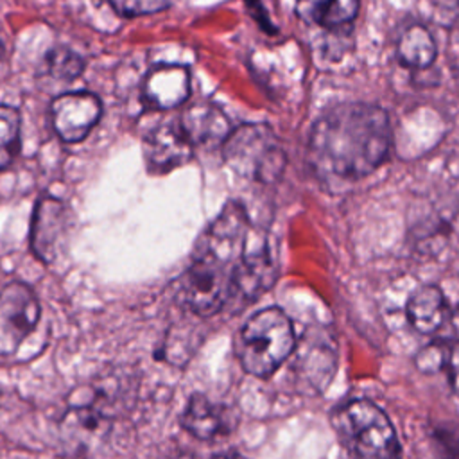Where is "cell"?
<instances>
[{
	"mask_svg": "<svg viewBox=\"0 0 459 459\" xmlns=\"http://www.w3.org/2000/svg\"><path fill=\"white\" fill-rule=\"evenodd\" d=\"M450 350H446L443 344H429L425 346L418 357H416V368L423 373H436L443 368H446Z\"/></svg>",
	"mask_w": 459,
	"mask_h": 459,
	"instance_id": "22",
	"label": "cell"
},
{
	"mask_svg": "<svg viewBox=\"0 0 459 459\" xmlns=\"http://www.w3.org/2000/svg\"><path fill=\"white\" fill-rule=\"evenodd\" d=\"M445 11L452 16V25L455 30H459V0H445Z\"/></svg>",
	"mask_w": 459,
	"mask_h": 459,
	"instance_id": "25",
	"label": "cell"
},
{
	"mask_svg": "<svg viewBox=\"0 0 459 459\" xmlns=\"http://www.w3.org/2000/svg\"><path fill=\"white\" fill-rule=\"evenodd\" d=\"M45 65L47 72L61 81H72L79 77L84 68L82 57L68 47H54L52 50H48V54L45 56Z\"/></svg>",
	"mask_w": 459,
	"mask_h": 459,
	"instance_id": "20",
	"label": "cell"
},
{
	"mask_svg": "<svg viewBox=\"0 0 459 459\" xmlns=\"http://www.w3.org/2000/svg\"><path fill=\"white\" fill-rule=\"evenodd\" d=\"M109 425L108 409L93 403H79L66 411L61 421L63 437L75 446H90L93 439L102 437Z\"/></svg>",
	"mask_w": 459,
	"mask_h": 459,
	"instance_id": "15",
	"label": "cell"
},
{
	"mask_svg": "<svg viewBox=\"0 0 459 459\" xmlns=\"http://www.w3.org/2000/svg\"><path fill=\"white\" fill-rule=\"evenodd\" d=\"M396 56L403 66L412 70H425L436 61L437 45L427 27L411 25L403 30L398 41Z\"/></svg>",
	"mask_w": 459,
	"mask_h": 459,
	"instance_id": "18",
	"label": "cell"
},
{
	"mask_svg": "<svg viewBox=\"0 0 459 459\" xmlns=\"http://www.w3.org/2000/svg\"><path fill=\"white\" fill-rule=\"evenodd\" d=\"M231 267L219 258L194 251L190 267L179 278L178 299L199 317H210L226 307Z\"/></svg>",
	"mask_w": 459,
	"mask_h": 459,
	"instance_id": "5",
	"label": "cell"
},
{
	"mask_svg": "<svg viewBox=\"0 0 459 459\" xmlns=\"http://www.w3.org/2000/svg\"><path fill=\"white\" fill-rule=\"evenodd\" d=\"M405 314L420 333H434L445 326L450 310L439 287L421 285L411 294Z\"/></svg>",
	"mask_w": 459,
	"mask_h": 459,
	"instance_id": "16",
	"label": "cell"
},
{
	"mask_svg": "<svg viewBox=\"0 0 459 459\" xmlns=\"http://www.w3.org/2000/svg\"><path fill=\"white\" fill-rule=\"evenodd\" d=\"M102 115V104L90 91L63 93L50 106L54 131L66 143L81 142L95 127Z\"/></svg>",
	"mask_w": 459,
	"mask_h": 459,
	"instance_id": "10",
	"label": "cell"
},
{
	"mask_svg": "<svg viewBox=\"0 0 459 459\" xmlns=\"http://www.w3.org/2000/svg\"><path fill=\"white\" fill-rule=\"evenodd\" d=\"M181 129L194 145H217L224 143L231 133L228 117L221 108L212 102L192 104L179 120Z\"/></svg>",
	"mask_w": 459,
	"mask_h": 459,
	"instance_id": "14",
	"label": "cell"
},
{
	"mask_svg": "<svg viewBox=\"0 0 459 459\" xmlns=\"http://www.w3.org/2000/svg\"><path fill=\"white\" fill-rule=\"evenodd\" d=\"M143 102L152 109H174L190 97V74L179 65L152 68L142 84Z\"/></svg>",
	"mask_w": 459,
	"mask_h": 459,
	"instance_id": "12",
	"label": "cell"
},
{
	"mask_svg": "<svg viewBox=\"0 0 459 459\" xmlns=\"http://www.w3.org/2000/svg\"><path fill=\"white\" fill-rule=\"evenodd\" d=\"M296 332L289 316L278 307L255 312L237 337V357L246 373L269 378L292 355Z\"/></svg>",
	"mask_w": 459,
	"mask_h": 459,
	"instance_id": "2",
	"label": "cell"
},
{
	"mask_svg": "<svg viewBox=\"0 0 459 459\" xmlns=\"http://www.w3.org/2000/svg\"><path fill=\"white\" fill-rule=\"evenodd\" d=\"M39 321V303L23 281H11L0 290V355H13Z\"/></svg>",
	"mask_w": 459,
	"mask_h": 459,
	"instance_id": "9",
	"label": "cell"
},
{
	"mask_svg": "<svg viewBox=\"0 0 459 459\" xmlns=\"http://www.w3.org/2000/svg\"><path fill=\"white\" fill-rule=\"evenodd\" d=\"M341 443L357 459H402L396 430L385 412L369 400H350L332 414Z\"/></svg>",
	"mask_w": 459,
	"mask_h": 459,
	"instance_id": "3",
	"label": "cell"
},
{
	"mask_svg": "<svg viewBox=\"0 0 459 459\" xmlns=\"http://www.w3.org/2000/svg\"><path fill=\"white\" fill-rule=\"evenodd\" d=\"M20 126L18 109L0 104V170L5 169L18 152Z\"/></svg>",
	"mask_w": 459,
	"mask_h": 459,
	"instance_id": "19",
	"label": "cell"
},
{
	"mask_svg": "<svg viewBox=\"0 0 459 459\" xmlns=\"http://www.w3.org/2000/svg\"><path fill=\"white\" fill-rule=\"evenodd\" d=\"M446 369H448L450 384H452L454 391H455L457 396H459V342L450 350L448 362H446Z\"/></svg>",
	"mask_w": 459,
	"mask_h": 459,
	"instance_id": "24",
	"label": "cell"
},
{
	"mask_svg": "<svg viewBox=\"0 0 459 459\" xmlns=\"http://www.w3.org/2000/svg\"><path fill=\"white\" fill-rule=\"evenodd\" d=\"M74 230L70 208L50 195H43L34 208L30 224V246L43 264L57 262L68 249Z\"/></svg>",
	"mask_w": 459,
	"mask_h": 459,
	"instance_id": "8",
	"label": "cell"
},
{
	"mask_svg": "<svg viewBox=\"0 0 459 459\" xmlns=\"http://www.w3.org/2000/svg\"><path fill=\"white\" fill-rule=\"evenodd\" d=\"M194 143L179 122H167L152 127L143 138V158L149 172L165 174L190 161Z\"/></svg>",
	"mask_w": 459,
	"mask_h": 459,
	"instance_id": "11",
	"label": "cell"
},
{
	"mask_svg": "<svg viewBox=\"0 0 459 459\" xmlns=\"http://www.w3.org/2000/svg\"><path fill=\"white\" fill-rule=\"evenodd\" d=\"M290 357H294L292 373L301 391L317 394L332 382L337 368V350L325 328L305 330Z\"/></svg>",
	"mask_w": 459,
	"mask_h": 459,
	"instance_id": "7",
	"label": "cell"
},
{
	"mask_svg": "<svg viewBox=\"0 0 459 459\" xmlns=\"http://www.w3.org/2000/svg\"><path fill=\"white\" fill-rule=\"evenodd\" d=\"M212 459H244V457H240L237 454H219V455H213Z\"/></svg>",
	"mask_w": 459,
	"mask_h": 459,
	"instance_id": "26",
	"label": "cell"
},
{
	"mask_svg": "<svg viewBox=\"0 0 459 459\" xmlns=\"http://www.w3.org/2000/svg\"><path fill=\"white\" fill-rule=\"evenodd\" d=\"M278 265L265 235L249 233L247 244L231 269L230 298L226 307L242 310L269 290L276 280Z\"/></svg>",
	"mask_w": 459,
	"mask_h": 459,
	"instance_id": "6",
	"label": "cell"
},
{
	"mask_svg": "<svg viewBox=\"0 0 459 459\" xmlns=\"http://www.w3.org/2000/svg\"><path fill=\"white\" fill-rule=\"evenodd\" d=\"M434 441L445 459H459V427L445 423L434 430Z\"/></svg>",
	"mask_w": 459,
	"mask_h": 459,
	"instance_id": "23",
	"label": "cell"
},
{
	"mask_svg": "<svg viewBox=\"0 0 459 459\" xmlns=\"http://www.w3.org/2000/svg\"><path fill=\"white\" fill-rule=\"evenodd\" d=\"M360 0H296L298 16L326 30L348 27L357 13Z\"/></svg>",
	"mask_w": 459,
	"mask_h": 459,
	"instance_id": "17",
	"label": "cell"
},
{
	"mask_svg": "<svg viewBox=\"0 0 459 459\" xmlns=\"http://www.w3.org/2000/svg\"><path fill=\"white\" fill-rule=\"evenodd\" d=\"M391 126L385 109L371 102H341L326 109L308 136V163L323 179L357 181L389 156Z\"/></svg>",
	"mask_w": 459,
	"mask_h": 459,
	"instance_id": "1",
	"label": "cell"
},
{
	"mask_svg": "<svg viewBox=\"0 0 459 459\" xmlns=\"http://www.w3.org/2000/svg\"><path fill=\"white\" fill-rule=\"evenodd\" d=\"M226 165L256 183H274L283 174L287 156L274 131L265 124H242L222 143Z\"/></svg>",
	"mask_w": 459,
	"mask_h": 459,
	"instance_id": "4",
	"label": "cell"
},
{
	"mask_svg": "<svg viewBox=\"0 0 459 459\" xmlns=\"http://www.w3.org/2000/svg\"><path fill=\"white\" fill-rule=\"evenodd\" d=\"M181 427L201 441H212L231 432L233 418L222 403L212 402L208 396L195 393L190 396L183 414Z\"/></svg>",
	"mask_w": 459,
	"mask_h": 459,
	"instance_id": "13",
	"label": "cell"
},
{
	"mask_svg": "<svg viewBox=\"0 0 459 459\" xmlns=\"http://www.w3.org/2000/svg\"><path fill=\"white\" fill-rule=\"evenodd\" d=\"M109 5L122 16L154 14L172 5L174 0H108Z\"/></svg>",
	"mask_w": 459,
	"mask_h": 459,
	"instance_id": "21",
	"label": "cell"
}]
</instances>
